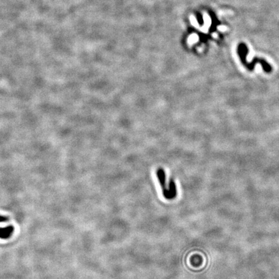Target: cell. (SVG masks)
I'll return each mask as SVG.
<instances>
[{"label": "cell", "instance_id": "obj_1", "mask_svg": "<svg viewBox=\"0 0 279 279\" xmlns=\"http://www.w3.org/2000/svg\"><path fill=\"white\" fill-rule=\"evenodd\" d=\"M157 177L158 179V181L161 185V189H162V193L164 195V196L166 199L171 200V195L169 193V190H167L166 186V173L164 172V169H158L157 171Z\"/></svg>", "mask_w": 279, "mask_h": 279}, {"label": "cell", "instance_id": "obj_2", "mask_svg": "<svg viewBox=\"0 0 279 279\" xmlns=\"http://www.w3.org/2000/svg\"><path fill=\"white\" fill-rule=\"evenodd\" d=\"M14 231L13 226H9L6 228H0V238L7 239L11 237Z\"/></svg>", "mask_w": 279, "mask_h": 279}, {"label": "cell", "instance_id": "obj_3", "mask_svg": "<svg viewBox=\"0 0 279 279\" xmlns=\"http://www.w3.org/2000/svg\"><path fill=\"white\" fill-rule=\"evenodd\" d=\"M169 193L171 195V200L175 199V198L176 196L177 195V191H176V184L173 180V179L171 178L170 181H169Z\"/></svg>", "mask_w": 279, "mask_h": 279}, {"label": "cell", "instance_id": "obj_4", "mask_svg": "<svg viewBox=\"0 0 279 279\" xmlns=\"http://www.w3.org/2000/svg\"><path fill=\"white\" fill-rule=\"evenodd\" d=\"M8 220V219L5 217H3V216H0V222H3Z\"/></svg>", "mask_w": 279, "mask_h": 279}]
</instances>
